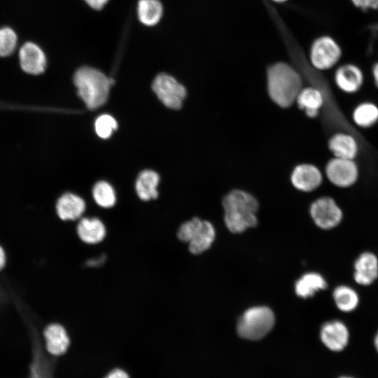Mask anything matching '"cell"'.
I'll return each mask as SVG.
<instances>
[{"mask_svg": "<svg viewBox=\"0 0 378 378\" xmlns=\"http://www.w3.org/2000/svg\"><path fill=\"white\" fill-rule=\"evenodd\" d=\"M339 378H356V377H354L353 376H342V377H340Z\"/></svg>", "mask_w": 378, "mask_h": 378, "instance_id": "38", "label": "cell"}, {"mask_svg": "<svg viewBox=\"0 0 378 378\" xmlns=\"http://www.w3.org/2000/svg\"><path fill=\"white\" fill-rule=\"evenodd\" d=\"M354 279L363 286H370L378 278V258L370 251L360 253L354 262Z\"/></svg>", "mask_w": 378, "mask_h": 378, "instance_id": "13", "label": "cell"}, {"mask_svg": "<svg viewBox=\"0 0 378 378\" xmlns=\"http://www.w3.org/2000/svg\"><path fill=\"white\" fill-rule=\"evenodd\" d=\"M333 299L337 307L343 312H351L359 304V295L351 287L342 285L333 291Z\"/></svg>", "mask_w": 378, "mask_h": 378, "instance_id": "24", "label": "cell"}, {"mask_svg": "<svg viewBox=\"0 0 378 378\" xmlns=\"http://www.w3.org/2000/svg\"><path fill=\"white\" fill-rule=\"evenodd\" d=\"M267 85L271 99L281 108H288L295 102L302 88V80L292 66L278 62L267 69Z\"/></svg>", "mask_w": 378, "mask_h": 378, "instance_id": "1", "label": "cell"}, {"mask_svg": "<svg viewBox=\"0 0 378 378\" xmlns=\"http://www.w3.org/2000/svg\"><path fill=\"white\" fill-rule=\"evenodd\" d=\"M215 235L216 232L212 224L207 220H202L201 226L188 242L190 252L195 255L204 252L213 244Z\"/></svg>", "mask_w": 378, "mask_h": 378, "instance_id": "19", "label": "cell"}, {"mask_svg": "<svg viewBox=\"0 0 378 378\" xmlns=\"http://www.w3.org/2000/svg\"><path fill=\"white\" fill-rule=\"evenodd\" d=\"M320 335L323 344L335 352L344 350L349 344L350 337L348 328L340 321H332L323 324Z\"/></svg>", "mask_w": 378, "mask_h": 378, "instance_id": "10", "label": "cell"}, {"mask_svg": "<svg viewBox=\"0 0 378 378\" xmlns=\"http://www.w3.org/2000/svg\"><path fill=\"white\" fill-rule=\"evenodd\" d=\"M152 88L167 107L172 109H179L181 107L186 90L174 78L166 74H160L154 79Z\"/></svg>", "mask_w": 378, "mask_h": 378, "instance_id": "7", "label": "cell"}, {"mask_svg": "<svg viewBox=\"0 0 378 378\" xmlns=\"http://www.w3.org/2000/svg\"><path fill=\"white\" fill-rule=\"evenodd\" d=\"M326 176L335 186L347 188L358 180L360 171L355 160L332 158L326 165Z\"/></svg>", "mask_w": 378, "mask_h": 378, "instance_id": "6", "label": "cell"}, {"mask_svg": "<svg viewBox=\"0 0 378 378\" xmlns=\"http://www.w3.org/2000/svg\"><path fill=\"white\" fill-rule=\"evenodd\" d=\"M95 202L101 207L111 208L116 202L115 193L112 186L105 181L97 183L92 189Z\"/></svg>", "mask_w": 378, "mask_h": 378, "instance_id": "25", "label": "cell"}, {"mask_svg": "<svg viewBox=\"0 0 378 378\" xmlns=\"http://www.w3.org/2000/svg\"><path fill=\"white\" fill-rule=\"evenodd\" d=\"M293 186L302 192H312L318 188L323 181V174L312 164L303 163L297 165L290 176Z\"/></svg>", "mask_w": 378, "mask_h": 378, "instance_id": "11", "label": "cell"}, {"mask_svg": "<svg viewBox=\"0 0 378 378\" xmlns=\"http://www.w3.org/2000/svg\"><path fill=\"white\" fill-rule=\"evenodd\" d=\"M310 214L315 224L321 229L330 230L342 220L343 213L335 200L330 197H322L310 206Z\"/></svg>", "mask_w": 378, "mask_h": 378, "instance_id": "8", "label": "cell"}, {"mask_svg": "<svg viewBox=\"0 0 378 378\" xmlns=\"http://www.w3.org/2000/svg\"><path fill=\"white\" fill-rule=\"evenodd\" d=\"M88 6L95 10L102 9L108 0H84Z\"/></svg>", "mask_w": 378, "mask_h": 378, "instance_id": "33", "label": "cell"}, {"mask_svg": "<svg viewBox=\"0 0 378 378\" xmlns=\"http://www.w3.org/2000/svg\"><path fill=\"white\" fill-rule=\"evenodd\" d=\"M224 221L227 228L242 232L258 223L255 213L258 209L257 200L241 190L229 192L223 200Z\"/></svg>", "mask_w": 378, "mask_h": 378, "instance_id": "2", "label": "cell"}, {"mask_svg": "<svg viewBox=\"0 0 378 378\" xmlns=\"http://www.w3.org/2000/svg\"><path fill=\"white\" fill-rule=\"evenodd\" d=\"M56 210L58 216L63 220L79 219L85 210V201L73 193H65L57 200Z\"/></svg>", "mask_w": 378, "mask_h": 378, "instance_id": "16", "label": "cell"}, {"mask_svg": "<svg viewBox=\"0 0 378 378\" xmlns=\"http://www.w3.org/2000/svg\"><path fill=\"white\" fill-rule=\"evenodd\" d=\"M45 360L40 357L34 358L30 368L29 378H50Z\"/></svg>", "mask_w": 378, "mask_h": 378, "instance_id": "29", "label": "cell"}, {"mask_svg": "<svg viewBox=\"0 0 378 378\" xmlns=\"http://www.w3.org/2000/svg\"><path fill=\"white\" fill-rule=\"evenodd\" d=\"M270 1L276 4H284L288 1V0H270Z\"/></svg>", "mask_w": 378, "mask_h": 378, "instance_id": "37", "label": "cell"}, {"mask_svg": "<svg viewBox=\"0 0 378 378\" xmlns=\"http://www.w3.org/2000/svg\"><path fill=\"white\" fill-rule=\"evenodd\" d=\"M274 324V315L271 309L257 306L244 312L237 322V330L241 337L255 340L265 336Z\"/></svg>", "mask_w": 378, "mask_h": 378, "instance_id": "4", "label": "cell"}, {"mask_svg": "<svg viewBox=\"0 0 378 378\" xmlns=\"http://www.w3.org/2000/svg\"><path fill=\"white\" fill-rule=\"evenodd\" d=\"M6 262L5 253L3 248L0 246V270L4 267Z\"/></svg>", "mask_w": 378, "mask_h": 378, "instance_id": "35", "label": "cell"}, {"mask_svg": "<svg viewBox=\"0 0 378 378\" xmlns=\"http://www.w3.org/2000/svg\"><path fill=\"white\" fill-rule=\"evenodd\" d=\"M353 5L362 10L378 8V0H350Z\"/></svg>", "mask_w": 378, "mask_h": 378, "instance_id": "30", "label": "cell"}, {"mask_svg": "<svg viewBox=\"0 0 378 378\" xmlns=\"http://www.w3.org/2000/svg\"><path fill=\"white\" fill-rule=\"evenodd\" d=\"M104 378H130L128 374L121 369H114Z\"/></svg>", "mask_w": 378, "mask_h": 378, "instance_id": "31", "label": "cell"}, {"mask_svg": "<svg viewBox=\"0 0 378 378\" xmlns=\"http://www.w3.org/2000/svg\"><path fill=\"white\" fill-rule=\"evenodd\" d=\"M106 260V256L104 255H100L95 258L89 259L86 264L90 267H98L103 264Z\"/></svg>", "mask_w": 378, "mask_h": 378, "instance_id": "32", "label": "cell"}, {"mask_svg": "<svg viewBox=\"0 0 378 378\" xmlns=\"http://www.w3.org/2000/svg\"><path fill=\"white\" fill-rule=\"evenodd\" d=\"M22 69L29 74H42L46 67V57L43 50L33 42H26L19 50Z\"/></svg>", "mask_w": 378, "mask_h": 378, "instance_id": "12", "label": "cell"}, {"mask_svg": "<svg viewBox=\"0 0 378 378\" xmlns=\"http://www.w3.org/2000/svg\"><path fill=\"white\" fill-rule=\"evenodd\" d=\"M116 120L111 115H100L95 121L94 127L97 135L103 139L108 138L117 128Z\"/></svg>", "mask_w": 378, "mask_h": 378, "instance_id": "27", "label": "cell"}, {"mask_svg": "<svg viewBox=\"0 0 378 378\" xmlns=\"http://www.w3.org/2000/svg\"><path fill=\"white\" fill-rule=\"evenodd\" d=\"M76 231L80 239L88 244L100 243L106 234L105 225L100 219L95 217H85L80 219Z\"/></svg>", "mask_w": 378, "mask_h": 378, "instance_id": "15", "label": "cell"}, {"mask_svg": "<svg viewBox=\"0 0 378 378\" xmlns=\"http://www.w3.org/2000/svg\"><path fill=\"white\" fill-rule=\"evenodd\" d=\"M374 347L375 349V352L378 354V331L377 332L374 337Z\"/></svg>", "mask_w": 378, "mask_h": 378, "instance_id": "36", "label": "cell"}, {"mask_svg": "<svg viewBox=\"0 0 378 378\" xmlns=\"http://www.w3.org/2000/svg\"><path fill=\"white\" fill-rule=\"evenodd\" d=\"M158 174L152 170L142 172L136 182V191L139 197L144 201L156 199L158 196Z\"/></svg>", "mask_w": 378, "mask_h": 378, "instance_id": "20", "label": "cell"}, {"mask_svg": "<svg viewBox=\"0 0 378 378\" xmlns=\"http://www.w3.org/2000/svg\"><path fill=\"white\" fill-rule=\"evenodd\" d=\"M342 49L337 40L330 34H323L312 43L309 57L312 65L318 71H328L342 61Z\"/></svg>", "mask_w": 378, "mask_h": 378, "instance_id": "5", "label": "cell"}, {"mask_svg": "<svg viewBox=\"0 0 378 378\" xmlns=\"http://www.w3.org/2000/svg\"><path fill=\"white\" fill-rule=\"evenodd\" d=\"M326 287L327 283L324 278L319 274L312 272L304 274L296 281L295 290L299 297L307 298Z\"/></svg>", "mask_w": 378, "mask_h": 378, "instance_id": "22", "label": "cell"}, {"mask_svg": "<svg viewBox=\"0 0 378 378\" xmlns=\"http://www.w3.org/2000/svg\"><path fill=\"white\" fill-rule=\"evenodd\" d=\"M162 5L158 0H139L137 15L139 21L146 26H154L162 16Z\"/></svg>", "mask_w": 378, "mask_h": 378, "instance_id": "23", "label": "cell"}, {"mask_svg": "<svg viewBox=\"0 0 378 378\" xmlns=\"http://www.w3.org/2000/svg\"><path fill=\"white\" fill-rule=\"evenodd\" d=\"M17 42V34L12 28H0V57L11 55L15 50Z\"/></svg>", "mask_w": 378, "mask_h": 378, "instance_id": "26", "label": "cell"}, {"mask_svg": "<svg viewBox=\"0 0 378 378\" xmlns=\"http://www.w3.org/2000/svg\"><path fill=\"white\" fill-rule=\"evenodd\" d=\"M202 220L197 217H195L183 223L177 231L178 239L181 241L188 243L201 226Z\"/></svg>", "mask_w": 378, "mask_h": 378, "instance_id": "28", "label": "cell"}, {"mask_svg": "<svg viewBox=\"0 0 378 378\" xmlns=\"http://www.w3.org/2000/svg\"><path fill=\"white\" fill-rule=\"evenodd\" d=\"M44 337L46 348L51 355L60 356L67 351L70 340L66 330L62 325L52 323L47 326Z\"/></svg>", "mask_w": 378, "mask_h": 378, "instance_id": "17", "label": "cell"}, {"mask_svg": "<svg viewBox=\"0 0 378 378\" xmlns=\"http://www.w3.org/2000/svg\"><path fill=\"white\" fill-rule=\"evenodd\" d=\"M328 148L335 158L355 160L359 153V144L351 134L338 132L328 140Z\"/></svg>", "mask_w": 378, "mask_h": 378, "instance_id": "14", "label": "cell"}, {"mask_svg": "<svg viewBox=\"0 0 378 378\" xmlns=\"http://www.w3.org/2000/svg\"><path fill=\"white\" fill-rule=\"evenodd\" d=\"M370 75L374 85L378 89V60L372 65Z\"/></svg>", "mask_w": 378, "mask_h": 378, "instance_id": "34", "label": "cell"}, {"mask_svg": "<svg viewBox=\"0 0 378 378\" xmlns=\"http://www.w3.org/2000/svg\"><path fill=\"white\" fill-rule=\"evenodd\" d=\"M74 82L78 95L90 109H95L106 102L113 83L100 71L88 66L76 71Z\"/></svg>", "mask_w": 378, "mask_h": 378, "instance_id": "3", "label": "cell"}, {"mask_svg": "<svg viewBox=\"0 0 378 378\" xmlns=\"http://www.w3.org/2000/svg\"><path fill=\"white\" fill-rule=\"evenodd\" d=\"M295 102L308 117L315 118L318 115L323 105L324 97L318 89L307 87L301 89Z\"/></svg>", "mask_w": 378, "mask_h": 378, "instance_id": "18", "label": "cell"}, {"mask_svg": "<svg viewBox=\"0 0 378 378\" xmlns=\"http://www.w3.org/2000/svg\"><path fill=\"white\" fill-rule=\"evenodd\" d=\"M336 86L343 92L354 94L363 86L365 74L360 66L352 62L338 65L333 76Z\"/></svg>", "mask_w": 378, "mask_h": 378, "instance_id": "9", "label": "cell"}, {"mask_svg": "<svg viewBox=\"0 0 378 378\" xmlns=\"http://www.w3.org/2000/svg\"><path fill=\"white\" fill-rule=\"evenodd\" d=\"M352 120L354 124L363 129L375 125L378 122V106L372 102H363L353 110Z\"/></svg>", "mask_w": 378, "mask_h": 378, "instance_id": "21", "label": "cell"}]
</instances>
